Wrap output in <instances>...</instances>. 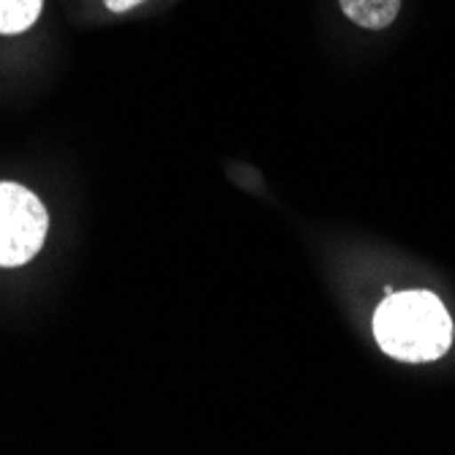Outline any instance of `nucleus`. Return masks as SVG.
I'll use <instances>...</instances> for the list:
<instances>
[{
  "label": "nucleus",
  "mask_w": 455,
  "mask_h": 455,
  "mask_svg": "<svg viewBox=\"0 0 455 455\" xmlns=\"http://www.w3.org/2000/svg\"><path fill=\"white\" fill-rule=\"evenodd\" d=\"M374 339L390 357L428 363L450 349L452 319L436 295L401 292L377 308Z\"/></svg>",
  "instance_id": "obj_1"
},
{
  "label": "nucleus",
  "mask_w": 455,
  "mask_h": 455,
  "mask_svg": "<svg viewBox=\"0 0 455 455\" xmlns=\"http://www.w3.org/2000/svg\"><path fill=\"white\" fill-rule=\"evenodd\" d=\"M50 216L20 183H0V267L28 265L47 240Z\"/></svg>",
  "instance_id": "obj_2"
},
{
  "label": "nucleus",
  "mask_w": 455,
  "mask_h": 455,
  "mask_svg": "<svg viewBox=\"0 0 455 455\" xmlns=\"http://www.w3.org/2000/svg\"><path fill=\"white\" fill-rule=\"evenodd\" d=\"M341 9L355 25L382 30L398 17L401 0H341Z\"/></svg>",
  "instance_id": "obj_3"
},
{
  "label": "nucleus",
  "mask_w": 455,
  "mask_h": 455,
  "mask_svg": "<svg viewBox=\"0 0 455 455\" xmlns=\"http://www.w3.org/2000/svg\"><path fill=\"white\" fill-rule=\"evenodd\" d=\"M44 0H0V36H17L36 25Z\"/></svg>",
  "instance_id": "obj_4"
},
{
  "label": "nucleus",
  "mask_w": 455,
  "mask_h": 455,
  "mask_svg": "<svg viewBox=\"0 0 455 455\" xmlns=\"http://www.w3.org/2000/svg\"><path fill=\"white\" fill-rule=\"evenodd\" d=\"M104 4L112 14H123V12H132L134 6L145 4V0H104Z\"/></svg>",
  "instance_id": "obj_5"
}]
</instances>
